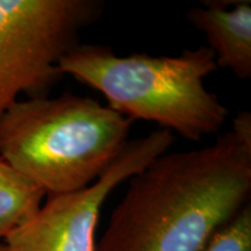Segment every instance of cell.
Instances as JSON below:
<instances>
[{
    "label": "cell",
    "instance_id": "1",
    "mask_svg": "<svg viewBox=\"0 0 251 251\" xmlns=\"http://www.w3.org/2000/svg\"><path fill=\"white\" fill-rule=\"evenodd\" d=\"M128 181L96 251H205L250 202L251 142L230 130L163 153Z\"/></svg>",
    "mask_w": 251,
    "mask_h": 251
},
{
    "label": "cell",
    "instance_id": "2",
    "mask_svg": "<svg viewBox=\"0 0 251 251\" xmlns=\"http://www.w3.org/2000/svg\"><path fill=\"white\" fill-rule=\"evenodd\" d=\"M58 69L101 93L113 111L133 121L155 122L188 141L219 133L229 117L205 85V78L218 70L207 46L178 56H119L107 46L78 43Z\"/></svg>",
    "mask_w": 251,
    "mask_h": 251
},
{
    "label": "cell",
    "instance_id": "3",
    "mask_svg": "<svg viewBox=\"0 0 251 251\" xmlns=\"http://www.w3.org/2000/svg\"><path fill=\"white\" fill-rule=\"evenodd\" d=\"M133 120L65 92L19 99L0 117V158L47 196L80 191L114 162Z\"/></svg>",
    "mask_w": 251,
    "mask_h": 251
},
{
    "label": "cell",
    "instance_id": "4",
    "mask_svg": "<svg viewBox=\"0 0 251 251\" xmlns=\"http://www.w3.org/2000/svg\"><path fill=\"white\" fill-rule=\"evenodd\" d=\"M101 0H0V117L18 101L48 96L58 62L101 17Z\"/></svg>",
    "mask_w": 251,
    "mask_h": 251
},
{
    "label": "cell",
    "instance_id": "5",
    "mask_svg": "<svg viewBox=\"0 0 251 251\" xmlns=\"http://www.w3.org/2000/svg\"><path fill=\"white\" fill-rule=\"evenodd\" d=\"M171 131L158 129L128 141L114 162L90 186L47 196L40 208L2 241L7 251H96L102 205L115 187L168 152Z\"/></svg>",
    "mask_w": 251,
    "mask_h": 251
},
{
    "label": "cell",
    "instance_id": "6",
    "mask_svg": "<svg viewBox=\"0 0 251 251\" xmlns=\"http://www.w3.org/2000/svg\"><path fill=\"white\" fill-rule=\"evenodd\" d=\"M186 17L203 33L218 68L230 70L240 79L251 78V2L249 0L205 1Z\"/></svg>",
    "mask_w": 251,
    "mask_h": 251
},
{
    "label": "cell",
    "instance_id": "7",
    "mask_svg": "<svg viewBox=\"0 0 251 251\" xmlns=\"http://www.w3.org/2000/svg\"><path fill=\"white\" fill-rule=\"evenodd\" d=\"M46 194L0 158V241L27 221Z\"/></svg>",
    "mask_w": 251,
    "mask_h": 251
},
{
    "label": "cell",
    "instance_id": "8",
    "mask_svg": "<svg viewBox=\"0 0 251 251\" xmlns=\"http://www.w3.org/2000/svg\"><path fill=\"white\" fill-rule=\"evenodd\" d=\"M205 251H251V203L225 226Z\"/></svg>",
    "mask_w": 251,
    "mask_h": 251
},
{
    "label": "cell",
    "instance_id": "9",
    "mask_svg": "<svg viewBox=\"0 0 251 251\" xmlns=\"http://www.w3.org/2000/svg\"><path fill=\"white\" fill-rule=\"evenodd\" d=\"M0 251H7V250H6V247H5V244H4V242H2V241H0Z\"/></svg>",
    "mask_w": 251,
    "mask_h": 251
}]
</instances>
